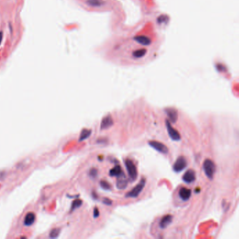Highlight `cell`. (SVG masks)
Here are the masks:
<instances>
[{
    "label": "cell",
    "mask_w": 239,
    "mask_h": 239,
    "mask_svg": "<svg viewBox=\"0 0 239 239\" xmlns=\"http://www.w3.org/2000/svg\"><path fill=\"white\" fill-rule=\"evenodd\" d=\"M35 221V215L33 213H28L25 215L24 219V224L25 226H31Z\"/></svg>",
    "instance_id": "cell-14"
},
{
    "label": "cell",
    "mask_w": 239,
    "mask_h": 239,
    "mask_svg": "<svg viewBox=\"0 0 239 239\" xmlns=\"http://www.w3.org/2000/svg\"><path fill=\"white\" fill-rule=\"evenodd\" d=\"M203 168L206 176L210 180L213 179L215 171H216V166H215V163L210 159H206L203 162Z\"/></svg>",
    "instance_id": "cell-1"
},
{
    "label": "cell",
    "mask_w": 239,
    "mask_h": 239,
    "mask_svg": "<svg viewBox=\"0 0 239 239\" xmlns=\"http://www.w3.org/2000/svg\"><path fill=\"white\" fill-rule=\"evenodd\" d=\"M128 186V181L124 175L118 178L117 187L119 189H124Z\"/></svg>",
    "instance_id": "cell-12"
},
{
    "label": "cell",
    "mask_w": 239,
    "mask_h": 239,
    "mask_svg": "<svg viewBox=\"0 0 239 239\" xmlns=\"http://www.w3.org/2000/svg\"><path fill=\"white\" fill-rule=\"evenodd\" d=\"M125 166L131 180L135 181L137 177V171L134 163L131 159H126L125 161Z\"/></svg>",
    "instance_id": "cell-3"
},
{
    "label": "cell",
    "mask_w": 239,
    "mask_h": 239,
    "mask_svg": "<svg viewBox=\"0 0 239 239\" xmlns=\"http://www.w3.org/2000/svg\"><path fill=\"white\" fill-rule=\"evenodd\" d=\"M164 111L168 115L171 122L173 123H175L177 122L178 117V112L176 109L173 108V107H168V108L165 109Z\"/></svg>",
    "instance_id": "cell-8"
},
{
    "label": "cell",
    "mask_w": 239,
    "mask_h": 239,
    "mask_svg": "<svg viewBox=\"0 0 239 239\" xmlns=\"http://www.w3.org/2000/svg\"><path fill=\"white\" fill-rule=\"evenodd\" d=\"M89 175L92 178H95L97 175V170L96 168H92V169H90V172H89Z\"/></svg>",
    "instance_id": "cell-19"
},
{
    "label": "cell",
    "mask_w": 239,
    "mask_h": 239,
    "mask_svg": "<svg viewBox=\"0 0 239 239\" xmlns=\"http://www.w3.org/2000/svg\"><path fill=\"white\" fill-rule=\"evenodd\" d=\"M196 180V173L192 169H189L187 171L184 175L182 176V180L187 184L193 182Z\"/></svg>",
    "instance_id": "cell-7"
},
{
    "label": "cell",
    "mask_w": 239,
    "mask_h": 239,
    "mask_svg": "<svg viewBox=\"0 0 239 239\" xmlns=\"http://www.w3.org/2000/svg\"><path fill=\"white\" fill-rule=\"evenodd\" d=\"M102 202H103L105 205H107V206H111V205L112 204V201L107 198H103V201H102Z\"/></svg>",
    "instance_id": "cell-20"
},
{
    "label": "cell",
    "mask_w": 239,
    "mask_h": 239,
    "mask_svg": "<svg viewBox=\"0 0 239 239\" xmlns=\"http://www.w3.org/2000/svg\"><path fill=\"white\" fill-rule=\"evenodd\" d=\"M82 201L81 199H76L72 202V206H71V210H70V211L71 212H73L74 210L77 209V208H79V207L82 205Z\"/></svg>",
    "instance_id": "cell-16"
},
{
    "label": "cell",
    "mask_w": 239,
    "mask_h": 239,
    "mask_svg": "<svg viewBox=\"0 0 239 239\" xmlns=\"http://www.w3.org/2000/svg\"><path fill=\"white\" fill-rule=\"evenodd\" d=\"M114 124V121L112 119V117L110 115L107 116V117H104L102 119V122H101L100 124V128L101 130H104V129L109 128L112 127Z\"/></svg>",
    "instance_id": "cell-9"
},
{
    "label": "cell",
    "mask_w": 239,
    "mask_h": 239,
    "mask_svg": "<svg viewBox=\"0 0 239 239\" xmlns=\"http://www.w3.org/2000/svg\"><path fill=\"white\" fill-rule=\"evenodd\" d=\"M187 165V160L184 156H179L173 165V170L175 172L180 173L186 168Z\"/></svg>",
    "instance_id": "cell-6"
},
{
    "label": "cell",
    "mask_w": 239,
    "mask_h": 239,
    "mask_svg": "<svg viewBox=\"0 0 239 239\" xmlns=\"http://www.w3.org/2000/svg\"><path fill=\"white\" fill-rule=\"evenodd\" d=\"M91 132H92L91 130H88V129H83L80 134L79 141V142H82V141H84V140H85L86 139L88 138V137H90V135H91Z\"/></svg>",
    "instance_id": "cell-15"
},
{
    "label": "cell",
    "mask_w": 239,
    "mask_h": 239,
    "mask_svg": "<svg viewBox=\"0 0 239 239\" xmlns=\"http://www.w3.org/2000/svg\"><path fill=\"white\" fill-rule=\"evenodd\" d=\"M191 191L186 187H182L179 191V196L182 201H188L191 197Z\"/></svg>",
    "instance_id": "cell-11"
},
{
    "label": "cell",
    "mask_w": 239,
    "mask_h": 239,
    "mask_svg": "<svg viewBox=\"0 0 239 239\" xmlns=\"http://www.w3.org/2000/svg\"><path fill=\"white\" fill-rule=\"evenodd\" d=\"M145 183L146 180L144 178H142L141 180V181L140 182V183L137 185H136L135 187L131 191H129L128 193H126V197H129V198H136L139 196L140 193L142 192V189H144V186H145Z\"/></svg>",
    "instance_id": "cell-2"
},
{
    "label": "cell",
    "mask_w": 239,
    "mask_h": 239,
    "mask_svg": "<svg viewBox=\"0 0 239 239\" xmlns=\"http://www.w3.org/2000/svg\"><path fill=\"white\" fill-rule=\"evenodd\" d=\"M148 144L160 153H162V154H168V148L167 146L165 145L164 143L155 140H151L148 142Z\"/></svg>",
    "instance_id": "cell-4"
},
{
    "label": "cell",
    "mask_w": 239,
    "mask_h": 239,
    "mask_svg": "<svg viewBox=\"0 0 239 239\" xmlns=\"http://www.w3.org/2000/svg\"><path fill=\"white\" fill-rule=\"evenodd\" d=\"M123 175H124V173H123V170L121 168V166H114L113 168H112L109 171V175L112 177H117V178H119V177L122 176Z\"/></svg>",
    "instance_id": "cell-13"
},
{
    "label": "cell",
    "mask_w": 239,
    "mask_h": 239,
    "mask_svg": "<svg viewBox=\"0 0 239 239\" xmlns=\"http://www.w3.org/2000/svg\"><path fill=\"white\" fill-rule=\"evenodd\" d=\"M60 229L55 228L50 231L49 237L51 238H57V237H58V236L60 235Z\"/></svg>",
    "instance_id": "cell-17"
},
{
    "label": "cell",
    "mask_w": 239,
    "mask_h": 239,
    "mask_svg": "<svg viewBox=\"0 0 239 239\" xmlns=\"http://www.w3.org/2000/svg\"><path fill=\"white\" fill-rule=\"evenodd\" d=\"M100 215V213H99V210L97 209V208H94V211H93V216L95 218H97V217Z\"/></svg>",
    "instance_id": "cell-21"
},
{
    "label": "cell",
    "mask_w": 239,
    "mask_h": 239,
    "mask_svg": "<svg viewBox=\"0 0 239 239\" xmlns=\"http://www.w3.org/2000/svg\"><path fill=\"white\" fill-rule=\"evenodd\" d=\"M173 220V216L171 215H166L161 218L159 222V227L161 229H166L171 224Z\"/></svg>",
    "instance_id": "cell-10"
},
{
    "label": "cell",
    "mask_w": 239,
    "mask_h": 239,
    "mask_svg": "<svg viewBox=\"0 0 239 239\" xmlns=\"http://www.w3.org/2000/svg\"><path fill=\"white\" fill-rule=\"evenodd\" d=\"M2 39H3V32H0V44H1V41H2Z\"/></svg>",
    "instance_id": "cell-22"
},
{
    "label": "cell",
    "mask_w": 239,
    "mask_h": 239,
    "mask_svg": "<svg viewBox=\"0 0 239 239\" xmlns=\"http://www.w3.org/2000/svg\"><path fill=\"white\" fill-rule=\"evenodd\" d=\"M166 128H167V131L168 133V135H169L170 137L174 141H179L181 139V136L180 135L179 132L178 131L175 130L174 128L173 127L172 125L171 124V123L168 120H166Z\"/></svg>",
    "instance_id": "cell-5"
},
{
    "label": "cell",
    "mask_w": 239,
    "mask_h": 239,
    "mask_svg": "<svg viewBox=\"0 0 239 239\" xmlns=\"http://www.w3.org/2000/svg\"><path fill=\"white\" fill-rule=\"evenodd\" d=\"M100 187L105 190H111V185L107 182V181L101 180L100 181Z\"/></svg>",
    "instance_id": "cell-18"
}]
</instances>
